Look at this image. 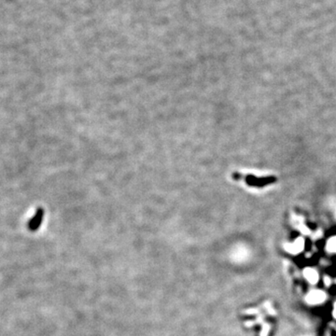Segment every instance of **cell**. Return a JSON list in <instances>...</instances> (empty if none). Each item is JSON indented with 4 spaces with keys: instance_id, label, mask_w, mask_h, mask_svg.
Here are the masks:
<instances>
[{
    "instance_id": "1",
    "label": "cell",
    "mask_w": 336,
    "mask_h": 336,
    "mask_svg": "<svg viewBox=\"0 0 336 336\" xmlns=\"http://www.w3.org/2000/svg\"><path fill=\"white\" fill-rule=\"evenodd\" d=\"M326 298H327V295L324 291L316 290H311L307 294L305 297V301L307 304L315 305V304H322L326 300Z\"/></svg>"
},
{
    "instance_id": "2",
    "label": "cell",
    "mask_w": 336,
    "mask_h": 336,
    "mask_svg": "<svg viewBox=\"0 0 336 336\" xmlns=\"http://www.w3.org/2000/svg\"><path fill=\"white\" fill-rule=\"evenodd\" d=\"M43 217H44V210L42 207H38L37 209L36 213L33 216V218L28 221L27 227L31 232H35L39 229L42 220H43Z\"/></svg>"
},
{
    "instance_id": "3",
    "label": "cell",
    "mask_w": 336,
    "mask_h": 336,
    "mask_svg": "<svg viewBox=\"0 0 336 336\" xmlns=\"http://www.w3.org/2000/svg\"><path fill=\"white\" fill-rule=\"evenodd\" d=\"M284 248L287 252L292 254V255H296L300 252H302L304 248V240L303 237H298L297 239L294 241L293 243H288L285 244Z\"/></svg>"
},
{
    "instance_id": "4",
    "label": "cell",
    "mask_w": 336,
    "mask_h": 336,
    "mask_svg": "<svg viewBox=\"0 0 336 336\" xmlns=\"http://www.w3.org/2000/svg\"><path fill=\"white\" fill-rule=\"evenodd\" d=\"M304 276L307 281L312 285L317 284L319 278L318 273L315 269L310 268V267H307L304 270Z\"/></svg>"
},
{
    "instance_id": "5",
    "label": "cell",
    "mask_w": 336,
    "mask_h": 336,
    "mask_svg": "<svg viewBox=\"0 0 336 336\" xmlns=\"http://www.w3.org/2000/svg\"><path fill=\"white\" fill-rule=\"evenodd\" d=\"M326 249L330 253H336V236H333L331 239H329L326 245Z\"/></svg>"
},
{
    "instance_id": "6",
    "label": "cell",
    "mask_w": 336,
    "mask_h": 336,
    "mask_svg": "<svg viewBox=\"0 0 336 336\" xmlns=\"http://www.w3.org/2000/svg\"><path fill=\"white\" fill-rule=\"evenodd\" d=\"M298 228H299V230L301 231V232H302L304 234H310V231H309V229H308L305 225H304L303 223H299V225H298Z\"/></svg>"
},
{
    "instance_id": "7",
    "label": "cell",
    "mask_w": 336,
    "mask_h": 336,
    "mask_svg": "<svg viewBox=\"0 0 336 336\" xmlns=\"http://www.w3.org/2000/svg\"><path fill=\"white\" fill-rule=\"evenodd\" d=\"M270 331V326L268 324H263L262 332H261V336H267Z\"/></svg>"
},
{
    "instance_id": "8",
    "label": "cell",
    "mask_w": 336,
    "mask_h": 336,
    "mask_svg": "<svg viewBox=\"0 0 336 336\" xmlns=\"http://www.w3.org/2000/svg\"><path fill=\"white\" fill-rule=\"evenodd\" d=\"M324 282H325V285L327 286V287H329L331 285V279L329 278L328 276H325L324 277Z\"/></svg>"
},
{
    "instance_id": "9",
    "label": "cell",
    "mask_w": 336,
    "mask_h": 336,
    "mask_svg": "<svg viewBox=\"0 0 336 336\" xmlns=\"http://www.w3.org/2000/svg\"><path fill=\"white\" fill-rule=\"evenodd\" d=\"M333 317L336 318V304L334 305V309H333Z\"/></svg>"
}]
</instances>
